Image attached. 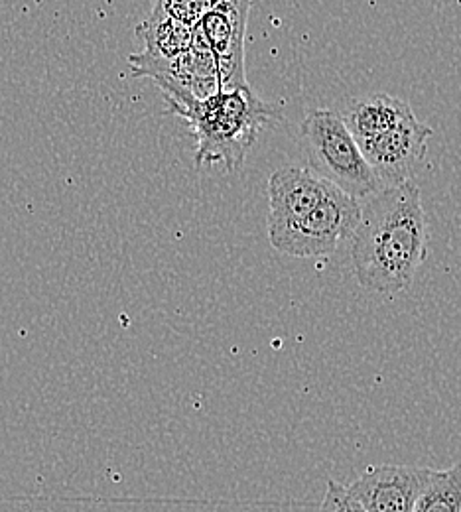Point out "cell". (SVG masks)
Masks as SVG:
<instances>
[{"label":"cell","mask_w":461,"mask_h":512,"mask_svg":"<svg viewBox=\"0 0 461 512\" xmlns=\"http://www.w3.org/2000/svg\"><path fill=\"white\" fill-rule=\"evenodd\" d=\"M428 241V219L414 180L369 197L351 247L359 284L381 294L404 292L428 256Z\"/></svg>","instance_id":"cell-1"},{"label":"cell","mask_w":461,"mask_h":512,"mask_svg":"<svg viewBox=\"0 0 461 512\" xmlns=\"http://www.w3.org/2000/svg\"><path fill=\"white\" fill-rule=\"evenodd\" d=\"M184 119L196 138V166L223 164L237 172L264 128L282 117L274 103H266L251 87L217 91L205 101H190L170 107Z\"/></svg>","instance_id":"cell-2"},{"label":"cell","mask_w":461,"mask_h":512,"mask_svg":"<svg viewBox=\"0 0 461 512\" xmlns=\"http://www.w3.org/2000/svg\"><path fill=\"white\" fill-rule=\"evenodd\" d=\"M302 136L310 168L343 192L355 199H369L385 190L339 113L314 109L302 123Z\"/></svg>","instance_id":"cell-3"},{"label":"cell","mask_w":461,"mask_h":512,"mask_svg":"<svg viewBox=\"0 0 461 512\" xmlns=\"http://www.w3.org/2000/svg\"><path fill=\"white\" fill-rule=\"evenodd\" d=\"M363 205L341 188H333L328 197L306 217L268 231L270 245L282 255L314 258L331 255L345 239H353Z\"/></svg>","instance_id":"cell-4"},{"label":"cell","mask_w":461,"mask_h":512,"mask_svg":"<svg viewBox=\"0 0 461 512\" xmlns=\"http://www.w3.org/2000/svg\"><path fill=\"white\" fill-rule=\"evenodd\" d=\"M132 77L152 79L168 107L186 105L190 101H205L221 91L219 65L201 28L196 26L192 48L176 60H154L144 54L129 58Z\"/></svg>","instance_id":"cell-5"},{"label":"cell","mask_w":461,"mask_h":512,"mask_svg":"<svg viewBox=\"0 0 461 512\" xmlns=\"http://www.w3.org/2000/svg\"><path fill=\"white\" fill-rule=\"evenodd\" d=\"M255 0H221L199 28L219 65L221 89L249 87L245 77V40L251 6Z\"/></svg>","instance_id":"cell-6"},{"label":"cell","mask_w":461,"mask_h":512,"mask_svg":"<svg viewBox=\"0 0 461 512\" xmlns=\"http://www.w3.org/2000/svg\"><path fill=\"white\" fill-rule=\"evenodd\" d=\"M432 471L408 465H377L363 471L349 489L367 512H414Z\"/></svg>","instance_id":"cell-7"},{"label":"cell","mask_w":461,"mask_h":512,"mask_svg":"<svg viewBox=\"0 0 461 512\" xmlns=\"http://www.w3.org/2000/svg\"><path fill=\"white\" fill-rule=\"evenodd\" d=\"M432 128L416 117L385 134L359 142L367 162L385 188L412 180V172L426 156Z\"/></svg>","instance_id":"cell-8"},{"label":"cell","mask_w":461,"mask_h":512,"mask_svg":"<svg viewBox=\"0 0 461 512\" xmlns=\"http://www.w3.org/2000/svg\"><path fill=\"white\" fill-rule=\"evenodd\" d=\"M335 188L312 168L288 166L268 180V231L286 227L314 211Z\"/></svg>","instance_id":"cell-9"},{"label":"cell","mask_w":461,"mask_h":512,"mask_svg":"<svg viewBox=\"0 0 461 512\" xmlns=\"http://www.w3.org/2000/svg\"><path fill=\"white\" fill-rule=\"evenodd\" d=\"M341 117L357 142H365L412 121L416 115L412 113L410 105L398 97H391L387 93H371L351 99Z\"/></svg>","instance_id":"cell-10"},{"label":"cell","mask_w":461,"mask_h":512,"mask_svg":"<svg viewBox=\"0 0 461 512\" xmlns=\"http://www.w3.org/2000/svg\"><path fill=\"white\" fill-rule=\"evenodd\" d=\"M196 28L172 18L162 6L154 4L150 16L138 24L136 36L144 42V56L154 60H176L192 48Z\"/></svg>","instance_id":"cell-11"},{"label":"cell","mask_w":461,"mask_h":512,"mask_svg":"<svg viewBox=\"0 0 461 512\" xmlns=\"http://www.w3.org/2000/svg\"><path fill=\"white\" fill-rule=\"evenodd\" d=\"M414 512H461V463L432 471Z\"/></svg>","instance_id":"cell-12"},{"label":"cell","mask_w":461,"mask_h":512,"mask_svg":"<svg viewBox=\"0 0 461 512\" xmlns=\"http://www.w3.org/2000/svg\"><path fill=\"white\" fill-rule=\"evenodd\" d=\"M221 0H154L162 6L172 18L180 20L186 26L196 28L199 22L219 4Z\"/></svg>","instance_id":"cell-13"},{"label":"cell","mask_w":461,"mask_h":512,"mask_svg":"<svg viewBox=\"0 0 461 512\" xmlns=\"http://www.w3.org/2000/svg\"><path fill=\"white\" fill-rule=\"evenodd\" d=\"M320 512H367L349 487L330 479Z\"/></svg>","instance_id":"cell-14"}]
</instances>
